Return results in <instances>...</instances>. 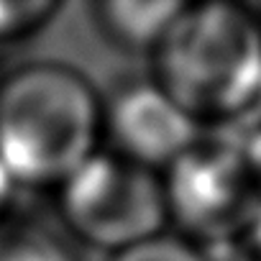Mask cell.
<instances>
[{
	"instance_id": "1",
	"label": "cell",
	"mask_w": 261,
	"mask_h": 261,
	"mask_svg": "<svg viewBox=\"0 0 261 261\" xmlns=\"http://www.w3.org/2000/svg\"><path fill=\"white\" fill-rule=\"evenodd\" d=\"M100 136L102 102L80 72L36 62L0 80V164L13 185H62Z\"/></svg>"
},
{
	"instance_id": "2",
	"label": "cell",
	"mask_w": 261,
	"mask_h": 261,
	"mask_svg": "<svg viewBox=\"0 0 261 261\" xmlns=\"http://www.w3.org/2000/svg\"><path fill=\"white\" fill-rule=\"evenodd\" d=\"M156 85L197 123L230 118L261 87V23L233 3L185 6L154 49Z\"/></svg>"
},
{
	"instance_id": "3",
	"label": "cell",
	"mask_w": 261,
	"mask_h": 261,
	"mask_svg": "<svg viewBox=\"0 0 261 261\" xmlns=\"http://www.w3.org/2000/svg\"><path fill=\"white\" fill-rule=\"evenodd\" d=\"M59 207L74 236L113 253L164 233L162 174L113 151H95L62 185Z\"/></svg>"
},
{
	"instance_id": "4",
	"label": "cell",
	"mask_w": 261,
	"mask_h": 261,
	"mask_svg": "<svg viewBox=\"0 0 261 261\" xmlns=\"http://www.w3.org/2000/svg\"><path fill=\"white\" fill-rule=\"evenodd\" d=\"M167 218L200 238L243 230L256 197L246 159L228 149L197 144L164 174Z\"/></svg>"
},
{
	"instance_id": "5",
	"label": "cell",
	"mask_w": 261,
	"mask_h": 261,
	"mask_svg": "<svg viewBox=\"0 0 261 261\" xmlns=\"http://www.w3.org/2000/svg\"><path fill=\"white\" fill-rule=\"evenodd\" d=\"M102 136H108L113 154L164 174L200 144V123L156 82H149L128 87L102 105Z\"/></svg>"
},
{
	"instance_id": "6",
	"label": "cell",
	"mask_w": 261,
	"mask_h": 261,
	"mask_svg": "<svg viewBox=\"0 0 261 261\" xmlns=\"http://www.w3.org/2000/svg\"><path fill=\"white\" fill-rule=\"evenodd\" d=\"M185 6L179 0H100L92 6V21L115 46L154 54Z\"/></svg>"
},
{
	"instance_id": "7",
	"label": "cell",
	"mask_w": 261,
	"mask_h": 261,
	"mask_svg": "<svg viewBox=\"0 0 261 261\" xmlns=\"http://www.w3.org/2000/svg\"><path fill=\"white\" fill-rule=\"evenodd\" d=\"M57 11L54 0H0V44L39 31Z\"/></svg>"
},
{
	"instance_id": "8",
	"label": "cell",
	"mask_w": 261,
	"mask_h": 261,
	"mask_svg": "<svg viewBox=\"0 0 261 261\" xmlns=\"http://www.w3.org/2000/svg\"><path fill=\"white\" fill-rule=\"evenodd\" d=\"M113 261H205V256L185 238L159 233L149 241L113 253Z\"/></svg>"
},
{
	"instance_id": "9",
	"label": "cell",
	"mask_w": 261,
	"mask_h": 261,
	"mask_svg": "<svg viewBox=\"0 0 261 261\" xmlns=\"http://www.w3.org/2000/svg\"><path fill=\"white\" fill-rule=\"evenodd\" d=\"M0 261H62L51 241L31 228L0 225Z\"/></svg>"
},
{
	"instance_id": "10",
	"label": "cell",
	"mask_w": 261,
	"mask_h": 261,
	"mask_svg": "<svg viewBox=\"0 0 261 261\" xmlns=\"http://www.w3.org/2000/svg\"><path fill=\"white\" fill-rule=\"evenodd\" d=\"M243 159H246V167H248V172H251L256 197H261V134L251 141L248 151H243Z\"/></svg>"
},
{
	"instance_id": "11",
	"label": "cell",
	"mask_w": 261,
	"mask_h": 261,
	"mask_svg": "<svg viewBox=\"0 0 261 261\" xmlns=\"http://www.w3.org/2000/svg\"><path fill=\"white\" fill-rule=\"evenodd\" d=\"M13 179H11V174L6 172V167L0 164V215H3V210H6V205H8V200H11V195H13Z\"/></svg>"
},
{
	"instance_id": "12",
	"label": "cell",
	"mask_w": 261,
	"mask_h": 261,
	"mask_svg": "<svg viewBox=\"0 0 261 261\" xmlns=\"http://www.w3.org/2000/svg\"><path fill=\"white\" fill-rule=\"evenodd\" d=\"M253 16H256V18H258V23H261V6L256 8V13H253Z\"/></svg>"
},
{
	"instance_id": "13",
	"label": "cell",
	"mask_w": 261,
	"mask_h": 261,
	"mask_svg": "<svg viewBox=\"0 0 261 261\" xmlns=\"http://www.w3.org/2000/svg\"><path fill=\"white\" fill-rule=\"evenodd\" d=\"M256 102H258V105H261V87H258V97H256Z\"/></svg>"
},
{
	"instance_id": "14",
	"label": "cell",
	"mask_w": 261,
	"mask_h": 261,
	"mask_svg": "<svg viewBox=\"0 0 261 261\" xmlns=\"http://www.w3.org/2000/svg\"><path fill=\"white\" fill-rule=\"evenodd\" d=\"M0 80H3V77H0Z\"/></svg>"
}]
</instances>
